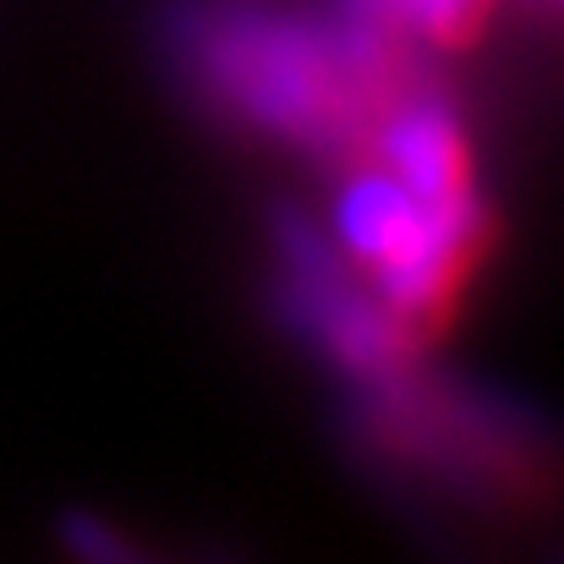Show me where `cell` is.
Returning a JSON list of instances; mask_svg holds the SVG:
<instances>
[{"mask_svg": "<svg viewBox=\"0 0 564 564\" xmlns=\"http://www.w3.org/2000/svg\"><path fill=\"white\" fill-rule=\"evenodd\" d=\"M394 39L357 6L346 22L236 0L182 17V55L203 88L241 121L318 154L351 149L405 94Z\"/></svg>", "mask_w": 564, "mask_h": 564, "instance_id": "cell-1", "label": "cell"}, {"mask_svg": "<svg viewBox=\"0 0 564 564\" xmlns=\"http://www.w3.org/2000/svg\"><path fill=\"white\" fill-rule=\"evenodd\" d=\"M335 230L340 247L373 269L389 313L438 318L477 258L482 208H427L389 171H362L335 203Z\"/></svg>", "mask_w": 564, "mask_h": 564, "instance_id": "cell-2", "label": "cell"}, {"mask_svg": "<svg viewBox=\"0 0 564 564\" xmlns=\"http://www.w3.org/2000/svg\"><path fill=\"white\" fill-rule=\"evenodd\" d=\"M280 258H285V302H291L302 335L318 340L362 389L389 394L416 378V340H411L405 318L368 302L362 291H351L335 252L307 225H285Z\"/></svg>", "mask_w": 564, "mask_h": 564, "instance_id": "cell-3", "label": "cell"}, {"mask_svg": "<svg viewBox=\"0 0 564 564\" xmlns=\"http://www.w3.org/2000/svg\"><path fill=\"white\" fill-rule=\"evenodd\" d=\"M378 154L383 171L394 182L416 192L427 208H471L477 187H471V149L460 121L427 99V94H400L383 116H378Z\"/></svg>", "mask_w": 564, "mask_h": 564, "instance_id": "cell-4", "label": "cell"}, {"mask_svg": "<svg viewBox=\"0 0 564 564\" xmlns=\"http://www.w3.org/2000/svg\"><path fill=\"white\" fill-rule=\"evenodd\" d=\"M494 0H357L362 17H373L394 33H422V39H438V44H460L471 39V28L488 17Z\"/></svg>", "mask_w": 564, "mask_h": 564, "instance_id": "cell-5", "label": "cell"}]
</instances>
